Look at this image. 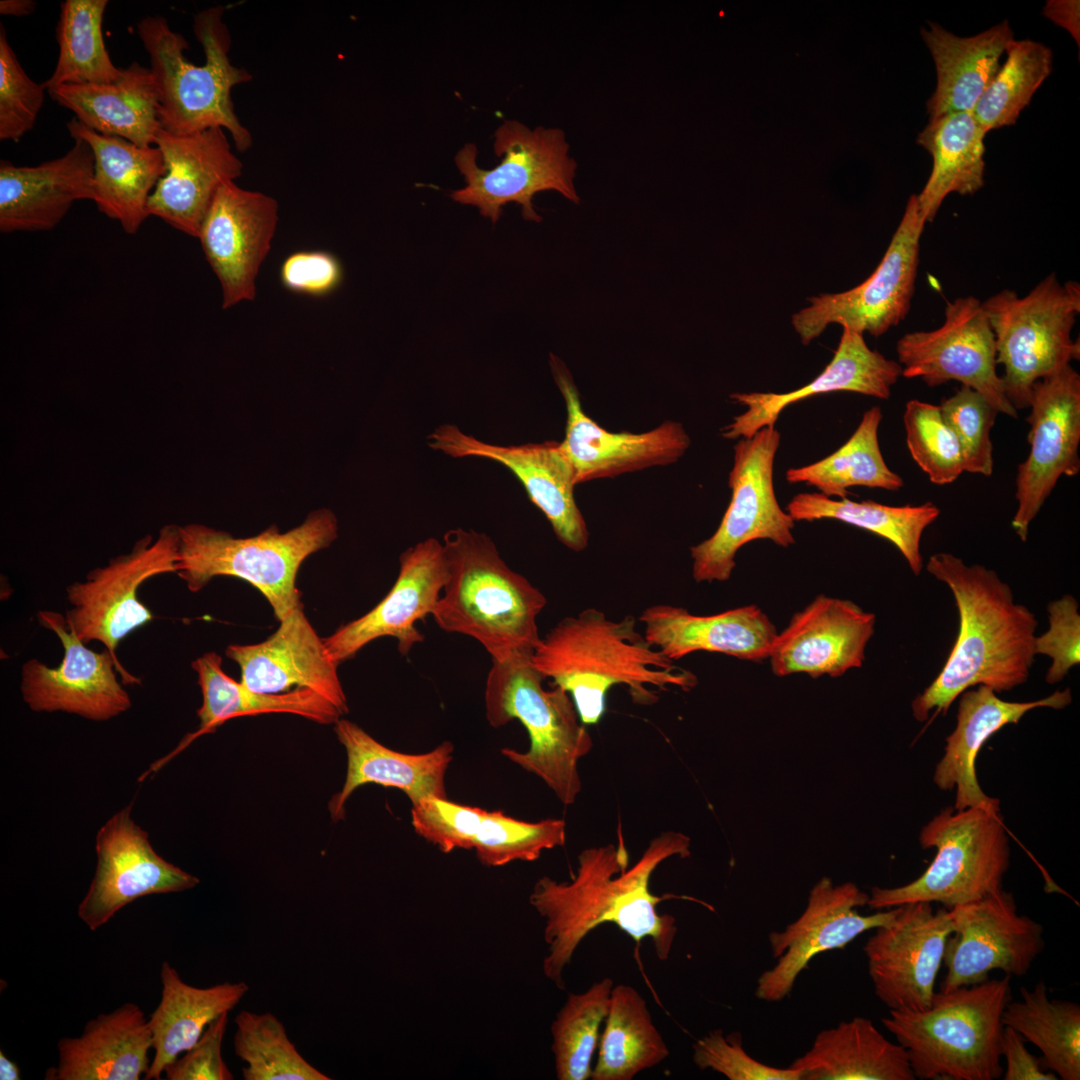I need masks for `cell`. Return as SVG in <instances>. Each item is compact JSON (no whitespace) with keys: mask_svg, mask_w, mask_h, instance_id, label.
Masks as SVG:
<instances>
[{"mask_svg":"<svg viewBox=\"0 0 1080 1080\" xmlns=\"http://www.w3.org/2000/svg\"><path fill=\"white\" fill-rule=\"evenodd\" d=\"M983 309L994 333L996 363L1004 366V392L1018 409L1029 407L1032 387L1080 357L1071 331L1080 312V286L1051 273L1028 294H993Z\"/></svg>","mask_w":1080,"mask_h":1080,"instance_id":"10","label":"cell"},{"mask_svg":"<svg viewBox=\"0 0 1080 1080\" xmlns=\"http://www.w3.org/2000/svg\"><path fill=\"white\" fill-rule=\"evenodd\" d=\"M94 155L81 139L61 157L36 166L0 162V231L55 228L79 200H92Z\"/></svg>","mask_w":1080,"mask_h":1080,"instance_id":"30","label":"cell"},{"mask_svg":"<svg viewBox=\"0 0 1080 1080\" xmlns=\"http://www.w3.org/2000/svg\"><path fill=\"white\" fill-rule=\"evenodd\" d=\"M1071 701L1069 688L1027 702L1002 700L984 685L965 690L960 694L956 727L947 736L944 754L936 765L934 783L942 790H956L955 810L984 807L999 811V801L981 789L975 772L983 744L1004 726L1018 723L1030 710L1062 709Z\"/></svg>","mask_w":1080,"mask_h":1080,"instance_id":"31","label":"cell"},{"mask_svg":"<svg viewBox=\"0 0 1080 1080\" xmlns=\"http://www.w3.org/2000/svg\"><path fill=\"white\" fill-rule=\"evenodd\" d=\"M639 621L648 643L672 661L706 651L761 662L768 659L778 633L756 605L702 616L683 607L657 604L647 607Z\"/></svg>","mask_w":1080,"mask_h":1080,"instance_id":"32","label":"cell"},{"mask_svg":"<svg viewBox=\"0 0 1080 1080\" xmlns=\"http://www.w3.org/2000/svg\"><path fill=\"white\" fill-rule=\"evenodd\" d=\"M224 12L223 6H213L194 18V34L205 55L202 65L185 57L189 44L170 28L166 18L146 16L138 22L137 31L149 55L162 129L189 134L221 127L230 134L236 149L245 152L253 139L235 113L231 91L251 81L252 74L230 61L231 36L223 21Z\"/></svg>","mask_w":1080,"mask_h":1080,"instance_id":"5","label":"cell"},{"mask_svg":"<svg viewBox=\"0 0 1080 1080\" xmlns=\"http://www.w3.org/2000/svg\"><path fill=\"white\" fill-rule=\"evenodd\" d=\"M879 406L868 409L852 436L838 450L809 465L789 468L788 483H806L827 497L847 498L848 488L863 486L898 491L903 479L886 464L878 441Z\"/></svg>","mask_w":1080,"mask_h":1080,"instance_id":"44","label":"cell"},{"mask_svg":"<svg viewBox=\"0 0 1080 1080\" xmlns=\"http://www.w3.org/2000/svg\"><path fill=\"white\" fill-rule=\"evenodd\" d=\"M532 662L569 693L585 725L602 719L614 685L626 686L635 704L647 706L658 701L652 688L690 691L698 682L648 643L633 615L615 621L596 608L560 620L541 639Z\"/></svg>","mask_w":1080,"mask_h":1080,"instance_id":"3","label":"cell"},{"mask_svg":"<svg viewBox=\"0 0 1080 1080\" xmlns=\"http://www.w3.org/2000/svg\"><path fill=\"white\" fill-rule=\"evenodd\" d=\"M901 376L902 366L898 361L887 359L880 352L872 350L864 334L842 328L831 361L808 384L786 393L731 394V400L746 410L723 427L721 436L730 440L749 438L760 429L775 425L781 412L789 405L819 394L846 391L886 400Z\"/></svg>","mask_w":1080,"mask_h":1080,"instance_id":"29","label":"cell"},{"mask_svg":"<svg viewBox=\"0 0 1080 1080\" xmlns=\"http://www.w3.org/2000/svg\"><path fill=\"white\" fill-rule=\"evenodd\" d=\"M1027 417L1030 451L1019 464L1012 527L1026 542L1029 526L1062 475L1080 471V375L1067 365L1036 381Z\"/></svg>","mask_w":1080,"mask_h":1080,"instance_id":"18","label":"cell"},{"mask_svg":"<svg viewBox=\"0 0 1080 1080\" xmlns=\"http://www.w3.org/2000/svg\"><path fill=\"white\" fill-rule=\"evenodd\" d=\"M869 895L856 884H834L822 877L811 889L803 913L782 931L768 935L777 963L757 980V998L777 1002L787 997L799 974L820 953L843 949L859 935L891 921L900 906L871 915L860 914Z\"/></svg>","mask_w":1080,"mask_h":1080,"instance_id":"20","label":"cell"},{"mask_svg":"<svg viewBox=\"0 0 1080 1080\" xmlns=\"http://www.w3.org/2000/svg\"><path fill=\"white\" fill-rule=\"evenodd\" d=\"M178 539V526H163L156 539L142 537L130 552L94 568L84 581L67 586L71 608L66 611V622L85 644L101 642L118 660L120 642L154 618L139 600L138 589L154 576L176 573Z\"/></svg>","mask_w":1080,"mask_h":1080,"instance_id":"14","label":"cell"},{"mask_svg":"<svg viewBox=\"0 0 1080 1080\" xmlns=\"http://www.w3.org/2000/svg\"><path fill=\"white\" fill-rule=\"evenodd\" d=\"M1005 53V62L972 111L986 133L1014 125L1053 67L1051 49L1030 39H1014Z\"/></svg>","mask_w":1080,"mask_h":1080,"instance_id":"47","label":"cell"},{"mask_svg":"<svg viewBox=\"0 0 1080 1080\" xmlns=\"http://www.w3.org/2000/svg\"><path fill=\"white\" fill-rule=\"evenodd\" d=\"M919 841L924 849L935 848L930 865L903 886L872 888L867 903L870 909L915 902H936L950 909L1003 888L1010 849L999 811L948 807L922 828Z\"/></svg>","mask_w":1080,"mask_h":1080,"instance_id":"9","label":"cell"},{"mask_svg":"<svg viewBox=\"0 0 1080 1080\" xmlns=\"http://www.w3.org/2000/svg\"><path fill=\"white\" fill-rule=\"evenodd\" d=\"M1044 14L1056 24L1069 30L1079 43L1078 1H1049L1044 8Z\"/></svg>","mask_w":1080,"mask_h":1080,"instance_id":"60","label":"cell"},{"mask_svg":"<svg viewBox=\"0 0 1080 1080\" xmlns=\"http://www.w3.org/2000/svg\"><path fill=\"white\" fill-rule=\"evenodd\" d=\"M779 444L780 432L772 425L738 439L734 445L729 505L716 531L690 547L692 576L697 583L727 581L736 566L738 550L751 541L770 540L784 548L795 544V521L780 507L774 491Z\"/></svg>","mask_w":1080,"mask_h":1080,"instance_id":"12","label":"cell"},{"mask_svg":"<svg viewBox=\"0 0 1080 1080\" xmlns=\"http://www.w3.org/2000/svg\"><path fill=\"white\" fill-rule=\"evenodd\" d=\"M906 444L913 460L937 485L954 482L964 472L959 443L937 405L917 399L903 415Z\"/></svg>","mask_w":1080,"mask_h":1080,"instance_id":"51","label":"cell"},{"mask_svg":"<svg viewBox=\"0 0 1080 1080\" xmlns=\"http://www.w3.org/2000/svg\"><path fill=\"white\" fill-rule=\"evenodd\" d=\"M493 148L501 157L493 169L477 165V147L473 143L457 152L455 164L466 185L451 192L454 201L475 206L493 223L510 202L521 205L525 220L540 222L542 217L533 208L532 198L542 191H556L579 203L573 183L577 163L569 155L563 130L542 126L530 129L519 121L505 120L494 132Z\"/></svg>","mask_w":1080,"mask_h":1080,"instance_id":"11","label":"cell"},{"mask_svg":"<svg viewBox=\"0 0 1080 1080\" xmlns=\"http://www.w3.org/2000/svg\"><path fill=\"white\" fill-rule=\"evenodd\" d=\"M430 448L455 457H478L508 468L531 502L545 515L557 539L574 552L586 549L589 532L575 497L574 469L558 441L500 446L443 424L429 436Z\"/></svg>","mask_w":1080,"mask_h":1080,"instance_id":"22","label":"cell"},{"mask_svg":"<svg viewBox=\"0 0 1080 1080\" xmlns=\"http://www.w3.org/2000/svg\"><path fill=\"white\" fill-rule=\"evenodd\" d=\"M337 530V519L328 509L310 513L301 525L285 533L271 526L246 538L188 524L178 527L176 573L191 592H199L218 576L242 579L266 598L281 621L302 603L296 588L302 563L328 547Z\"/></svg>","mask_w":1080,"mask_h":1080,"instance_id":"8","label":"cell"},{"mask_svg":"<svg viewBox=\"0 0 1080 1080\" xmlns=\"http://www.w3.org/2000/svg\"><path fill=\"white\" fill-rule=\"evenodd\" d=\"M1011 976L935 992L921 1011L890 1010L883 1026L907 1052L916 1079L995 1080L1003 1074V1012Z\"/></svg>","mask_w":1080,"mask_h":1080,"instance_id":"6","label":"cell"},{"mask_svg":"<svg viewBox=\"0 0 1080 1080\" xmlns=\"http://www.w3.org/2000/svg\"><path fill=\"white\" fill-rule=\"evenodd\" d=\"M39 624L54 632L62 643L61 664L50 668L38 659L26 661L21 668L20 690L24 702L35 712L62 711L93 721H107L132 705L125 684H140L112 654L104 648L95 652L77 636L64 615L41 610Z\"/></svg>","mask_w":1080,"mask_h":1080,"instance_id":"16","label":"cell"},{"mask_svg":"<svg viewBox=\"0 0 1080 1080\" xmlns=\"http://www.w3.org/2000/svg\"><path fill=\"white\" fill-rule=\"evenodd\" d=\"M442 543L448 577L431 615L437 626L473 638L493 661L533 653L545 595L505 563L486 534L450 529Z\"/></svg>","mask_w":1080,"mask_h":1080,"instance_id":"4","label":"cell"},{"mask_svg":"<svg viewBox=\"0 0 1080 1080\" xmlns=\"http://www.w3.org/2000/svg\"><path fill=\"white\" fill-rule=\"evenodd\" d=\"M693 1061L701 1069H712L730 1080H801L800 1071L776 1068L752 1058L742 1045L738 1032L724 1035L711 1031L693 1045Z\"/></svg>","mask_w":1080,"mask_h":1080,"instance_id":"55","label":"cell"},{"mask_svg":"<svg viewBox=\"0 0 1080 1080\" xmlns=\"http://www.w3.org/2000/svg\"><path fill=\"white\" fill-rule=\"evenodd\" d=\"M160 979L161 999L148 1020L154 1056L146 1080L161 1079L165 1067L193 1047L208 1025L233 1010L249 991L242 981L192 986L166 961Z\"/></svg>","mask_w":1080,"mask_h":1080,"instance_id":"38","label":"cell"},{"mask_svg":"<svg viewBox=\"0 0 1080 1080\" xmlns=\"http://www.w3.org/2000/svg\"><path fill=\"white\" fill-rule=\"evenodd\" d=\"M66 127L73 139L85 141L92 149L93 201L98 210L118 221L127 234L137 233L149 217V198L166 172L160 149L98 133L76 118Z\"/></svg>","mask_w":1080,"mask_h":1080,"instance_id":"35","label":"cell"},{"mask_svg":"<svg viewBox=\"0 0 1080 1080\" xmlns=\"http://www.w3.org/2000/svg\"><path fill=\"white\" fill-rule=\"evenodd\" d=\"M933 58L937 82L927 101L929 120L954 112H971L1000 67L1014 33L1007 20L969 37H960L934 22L921 29Z\"/></svg>","mask_w":1080,"mask_h":1080,"instance_id":"37","label":"cell"},{"mask_svg":"<svg viewBox=\"0 0 1080 1080\" xmlns=\"http://www.w3.org/2000/svg\"><path fill=\"white\" fill-rule=\"evenodd\" d=\"M233 1046L246 1065L245 1080H330L311 1065L289 1039L286 1028L272 1013L242 1010L235 1017Z\"/></svg>","mask_w":1080,"mask_h":1080,"instance_id":"48","label":"cell"},{"mask_svg":"<svg viewBox=\"0 0 1080 1080\" xmlns=\"http://www.w3.org/2000/svg\"><path fill=\"white\" fill-rule=\"evenodd\" d=\"M228 1014L211 1022L193 1047L165 1067L163 1074L167 1080L234 1079L222 1057Z\"/></svg>","mask_w":1080,"mask_h":1080,"instance_id":"58","label":"cell"},{"mask_svg":"<svg viewBox=\"0 0 1080 1080\" xmlns=\"http://www.w3.org/2000/svg\"><path fill=\"white\" fill-rule=\"evenodd\" d=\"M399 573L387 595L365 615L340 626L324 638L329 658L339 665L380 637H393L407 655L424 635L416 622L432 615L448 577L443 543L435 538L405 550Z\"/></svg>","mask_w":1080,"mask_h":1080,"instance_id":"25","label":"cell"},{"mask_svg":"<svg viewBox=\"0 0 1080 1080\" xmlns=\"http://www.w3.org/2000/svg\"><path fill=\"white\" fill-rule=\"evenodd\" d=\"M107 0H66L60 5L56 28L59 52L46 90L70 84H109L123 69L116 67L105 47L102 23Z\"/></svg>","mask_w":1080,"mask_h":1080,"instance_id":"46","label":"cell"},{"mask_svg":"<svg viewBox=\"0 0 1080 1080\" xmlns=\"http://www.w3.org/2000/svg\"><path fill=\"white\" fill-rule=\"evenodd\" d=\"M1049 629L1035 637V654L1046 655L1052 663L1045 680L1049 684L1062 681L1070 669L1080 663V615L1077 600L1069 594L1049 602Z\"/></svg>","mask_w":1080,"mask_h":1080,"instance_id":"56","label":"cell"},{"mask_svg":"<svg viewBox=\"0 0 1080 1080\" xmlns=\"http://www.w3.org/2000/svg\"><path fill=\"white\" fill-rule=\"evenodd\" d=\"M1025 1039L1013 1028L1004 1026L1001 1056L1005 1059L1004 1080H1057L1058 1076L1043 1067V1060L1031 1054Z\"/></svg>","mask_w":1080,"mask_h":1080,"instance_id":"59","label":"cell"},{"mask_svg":"<svg viewBox=\"0 0 1080 1080\" xmlns=\"http://www.w3.org/2000/svg\"><path fill=\"white\" fill-rule=\"evenodd\" d=\"M986 131L971 112H954L929 120L916 142L926 149L933 165L917 195L925 222H932L951 193L973 195L984 185Z\"/></svg>","mask_w":1080,"mask_h":1080,"instance_id":"41","label":"cell"},{"mask_svg":"<svg viewBox=\"0 0 1080 1080\" xmlns=\"http://www.w3.org/2000/svg\"><path fill=\"white\" fill-rule=\"evenodd\" d=\"M1021 1000H1011L1002 1016L1004 1026L1017 1031L1043 1055V1064L1062 1080L1080 1079V1006L1050 1000L1039 981L1032 990L1022 986Z\"/></svg>","mask_w":1080,"mask_h":1080,"instance_id":"45","label":"cell"},{"mask_svg":"<svg viewBox=\"0 0 1080 1080\" xmlns=\"http://www.w3.org/2000/svg\"><path fill=\"white\" fill-rule=\"evenodd\" d=\"M132 804L114 814L96 836L97 865L77 915L94 931L122 908L152 894L182 892L199 879L166 861L148 833L131 818Z\"/></svg>","mask_w":1080,"mask_h":1080,"instance_id":"21","label":"cell"},{"mask_svg":"<svg viewBox=\"0 0 1080 1080\" xmlns=\"http://www.w3.org/2000/svg\"><path fill=\"white\" fill-rule=\"evenodd\" d=\"M277 201L262 192L224 184L199 230L204 255L222 290V308L256 295V278L278 224Z\"/></svg>","mask_w":1080,"mask_h":1080,"instance_id":"23","label":"cell"},{"mask_svg":"<svg viewBox=\"0 0 1080 1080\" xmlns=\"http://www.w3.org/2000/svg\"><path fill=\"white\" fill-rule=\"evenodd\" d=\"M790 1067L801 1080H915L907 1052L870 1019L855 1017L820 1031Z\"/></svg>","mask_w":1080,"mask_h":1080,"instance_id":"39","label":"cell"},{"mask_svg":"<svg viewBox=\"0 0 1080 1080\" xmlns=\"http://www.w3.org/2000/svg\"><path fill=\"white\" fill-rule=\"evenodd\" d=\"M47 92L90 129L140 147L155 145L162 128L154 77L150 68L137 62L124 68L115 82L61 85Z\"/></svg>","mask_w":1080,"mask_h":1080,"instance_id":"36","label":"cell"},{"mask_svg":"<svg viewBox=\"0 0 1080 1080\" xmlns=\"http://www.w3.org/2000/svg\"><path fill=\"white\" fill-rule=\"evenodd\" d=\"M279 280L289 292L323 298L334 293L344 280L340 259L327 250H299L282 261Z\"/></svg>","mask_w":1080,"mask_h":1080,"instance_id":"57","label":"cell"},{"mask_svg":"<svg viewBox=\"0 0 1080 1080\" xmlns=\"http://www.w3.org/2000/svg\"><path fill=\"white\" fill-rule=\"evenodd\" d=\"M46 1080H139L150 1067L152 1035L142 1009L124 1003L89 1020L77 1037L59 1040Z\"/></svg>","mask_w":1080,"mask_h":1080,"instance_id":"33","label":"cell"},{"mask_svg":"<svg viewBox=\"0 0 1080 1080\" xmlns=\"http://www.w3.org/2000/svg\"><path fill=\"white\" fill-rule=\"evenodd\" d=\"M875 623V614L853 601L820 594L777 633L768 657L771 670L779 677H840L863 665Z\"/></svg>","mask_w":1080,"mask_h":1080,"instance_id":"27","label":"cell"},{"mask_svg":"<svg viewBox=\"0 0 1080 1080\" xmlns=\"http://www.w3.org/2000/svg\"><path fill=\"white\" fill-rule=\"evenodd\" d=\"M334 732L347 755L345 782L329 802L334 821L344 818L348 798L368 783L400 789L412 804L428 797L448 798L445 775L453 759L451 742L444 741L427 753L406 754L387 748L346 719L334 724Z\"/></svg>","mask_w":1080,"mask_h":1080,"instance_id":"34","label":"cell"},{"mask_svg":"<svg viewBox=\"0 0 1080 1080\" xmlns=\"http://www.w3.org/2000/svg\"><path fill=\"white\" fill-rule=\"evenodd\" d=\"M36 2L32 0H1L0 14L6 16L24 17L34 12Z\"/></svg>","mask_w":1080,"mask_h":1080,"instance_id":"61","label":"cell"},{"mask_svg":"<svg viewBox=\"0 0 1080 1080\" xmlns=\"http://www.w3.org/2000/svg\"><path fill=\"white\" fill-rule=\"evenodd\" d=\"M948 911L952 933L941 991L982 983L994 970L1023 976L1044 950L1043 926L1018 914L1013 895L1003 888Z\"/></svg>","mask_w":1080,"mask_h":1080,"instance_id":"17","label":"cell"},{"mask_svg":"<svg viewBox=\"0 0 1080 1080\" xmlns=\"http://www.w3.org/2000/svg\"><path fill=\"white\" fill-rule=\"evenodd\" d=\"M486 810L462 805L448 798L428 797L412 804L414 831L442 852L471 849Z\"/></svg>","mask_w":1080,"mask_h":1080,"instance_id":"54","label":"cell"},{"mask_svg":"<svg viewBox=\"0 0 1080 1080\" xmlns=\"http://www.w3.org/2000/svg\"><path fill=\"white\" fill-rule=\"evenodd\" d=\"M592 1080H631L669 1055L644 998L628 985L613 986Z\"/></svg>","mask_w":1080,"mask_h":1080,"instance_id":"43","label":"cell"},{"mask_svg":"<svg viewBox=\"0 0 1080 1080\" xmlns=\"http://www.w3.org/2000/svg\"><path fill=\"white\" fill-rule=\"evenodd\" d=\"M566 841V823L559 818L527 822L501 810L485 812L473 842L478 860L498 867L513 861H535L544 850Z\"/></svg>","mask_w":1080,"mask_h":1080,"instance_id":"50","label":"cell"},{"mask_svg":"<svg viewBox=\"0 0 1080 1080\" xmlns=\"http://www.w3.org/2000/svg\"><path fill=\"white\" fill-rule=\"evenodd\" d=\"M794 521L833 519L867 530L890 541L918 576L923 568L920 542L924 530L940 515L932 502L889 506L874 501L834 500L821 493H799L787 504Z\"/></svg>","mask_w":1080,"mask_h":1080,"instance_id":"42","label":"cell"},{"mask_svg":"<svg viewBox=\"0 0 1080 1080\" xmlns=\"http://www.w3.org/2000/svg\"><path fill=\"white\" fill-rule=\"evenodd\" d=\"M0 1079L1 1080H20L21 1073L18 1065L8 1058L4 1052L0 1051Z\"/></svg>","mask_w":1080,"mask_h":1080,"instance_id":"62","label":"cell"},{"mask_svg":"<svg viewBox=\"0 0 1080 1080\" xmlns=\"http://www.w3.org/2000/svg\"><path fill=\"white\" fill-rule=\"evenodd\" d=\"M155 146L162 153L166 172L149 198L148 214L197 238L217 192L240 177L243 163L221 127L189 134L161 128Z\"/></svg>","mask_w":1080,"mask_h":1080,"instance_id":"26","label":"cell"},{"mask_svg":"<svg viewBox=\"0 0 1080 1080\" xmlns=\"http://www.w3.org/2000/svg\"><path fill=\"white\" fill-rule=\"evenodd\" d=\"M943 324L903 335L896 344L902 376L921 378L929 387L955 380L983 395L999 412L1017 418L996 371L994 333L974 296L946 302Z\"/></svg>","mask_w":1080,"mask_h":1080,"instance_id":"15","label":"cell"},{"mask_svg":"<svg viewBox=\"0 0 1080 1080\" xmlns=\"http://www.w3.org/2000/svg\"><path fill=\"white\" fill-rule=\"evenodd\" d=\"M951 933L948 909L934 911L929 902L902 905L875 928L863 951L879 1000L890 1010L928 1008Z\"/></svg>","mask_w":1080,"mask_h":1080,"instance_id":"19","label":"cell"},{"mask_svg":"<svg viewBox=\"0 0 1080 1080\" xmlns=\"http://www.w3.org/2000/svg\"><path fill=\"white\" fill-rule=\"evenodd\" d=\"M960 446L964 471L990 476L993 472L991 429L998 411L979 392L962 385L939 405Z\"/></svg>","mask_w":1080,"mask_h":1080,"instance_id":"52","label":"cell"},{"mask_svg":"<svg viewBox=\"0 0 1080 1080\" xmlns=\"http://www.w3.org/2000/svg\"><path fill=\"white\" fill-rule=\"evenodd\" d=\"M690 855V838L667 831L652 839L640 858L629 868V854L622 836L617 844L583 849L571 881L558 882L548 876L534 885L529 902L545 919L544 939L548 954L543 972L560 989L562 973L582 940L596 927L613 923L640 947L652 941L656 956L666 960L677 933L672 915L660 914L657 905L676 898L707 903L688 896H657L650 890L656 868L667 859Z\"/></svg>","mask_w":1080,"mask_h":1080,"instance_id":"1","label":"cell"},{"mask_svg":"<svg viewBox=\"0 0 1080 1080\" xmlns=\"http://www.w3.org/2000/svg\"><path fill=\"white\" fill-rule=\"evenodd\" d=\"M191 667L197 673L202 704L197 710L199 730L193 738L214 731L229 719L265 713H289L319 724H335L343 715L331 702L307 688L284 693L254 691L228 676L222 657L207 652L196 658Z\"/></svg>","mask_w":1080,"mask_h":1080,"instance_id":"40","label":"cell"},{"mask_svg":"<svg viewBox=\"0 0 1080 1080\" xmlns=\"http://www.w3.org/2000/svg\"><path fill=\"white\" fill-rule=\"evenodd\" d=\"M925 224L917 195H911L873 273L847 291L811 297L808 306L793 314L791 323L801 343L810 344L831 324L878 337L904 320L915 291Z\"/></svg>","mask_w":1080,"mask_h":1080,"instance_id":"13","label":"cell"},{"mask_svg":"<svg viewBox=\"0 0 1080 1080\" xmlns=\"http://www.w3.org/2000/svg\"><path fill=\"white\" fill-rule=\"evenodd\" d=\"M532 655L492 660L485 716L494 728L514 719L522 723L530 739L528 750L503 748L502 755L540 778L568 806L581 792L579 761L592 750L593 740L569 693L556 685L544 688L546 677L534 666Z\"/></svg>","mask_w":1080,"mask_h":1080,"instance_id":"7","label":"cell"},{"mask_svg":"<svg viewBox=\"0 0 1080 1080\" xmlns=\"http://www.w3.org/2000/svg\"><path fill=\"white\" fill-rule=\"evenodd\" d=\"M612 979L593 983L585 992L570 993L551 1025L552 1051L559 1080H587L592 1073V1057L600 1041Z\"/></svg>","mask_w":1080,"mask_h":1080,"instance_id":"49","label":"cell"},{"mask_svg":"<svg viewBox=\"0 0 1080 1080\" xmlns=\"http://www.w3.org/2000/svg\"><path fill=\"white\" fill-rule=\"evenodd\" d=\"M45 87L24 71L0 25V140L18 142L35 125Z\"/></svg>","mask_w":1080,"mask_h":1080,"instance_id":"53","label":"cell"},{"mask_svg":"<svg viewBox=\"0 0 1080 1080\" xmlns=\"http://www.w3.org/2000/svg\"><path fill=\"white\" fill-rule=\"evenodd\" d=\"M550 365L566 405L565 436L560 443L574 469L576 484L669 465L690 447L688 433L676 421H665L643 433L604 429L583 410L563 362L551 354Z\"/></svg>","mask_w":1080,"mask_h":1080,"instance_id":"24","label":"cell"},{"mask_svg":"<svg viewBox=\"0 0 1080 1080\" xmlns=\"http://www.w3.org/2000/svg\"><path fill=\"white\" fill-rule=\"evenodd\" d=\"M279 622L276 631L260 643L226 648V656L240 667V681L262 693L311 689L346 714L349 709L338 665L329 658L324 639L307 619L303 604Z\"/></svg>","mask_w":1080,"mask_h":1080,"instance_id":"28","label":"cell"},{"mask_svg":"<svg viewBox=\"0 0 1080 1080\" xmlns=\"http://www.w3.org/2000/svg\"><path fill=\"white\" fill-rule=\"evenodd\" d=\"M926 570L951 590L959 632L937 677L912 701L919 722L945 714L965 690L984 685L996 693L1025 683L1036 656L1038 621L1014 601L1011 588L982 565L946 552L931 555Z\"/></svg>","mask_w":1080,"mask_h":1080,"instance_id":"2","label":"cell"}]
</instances>
